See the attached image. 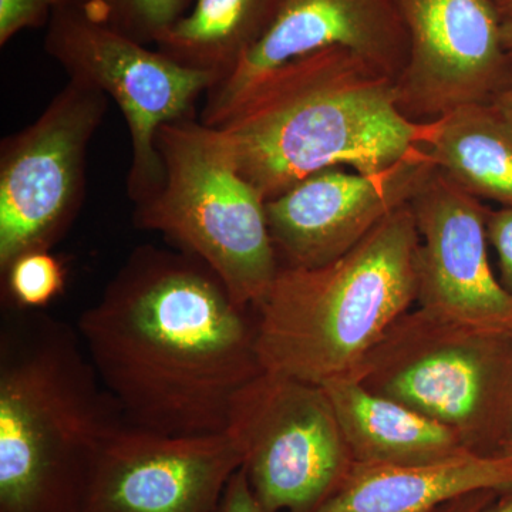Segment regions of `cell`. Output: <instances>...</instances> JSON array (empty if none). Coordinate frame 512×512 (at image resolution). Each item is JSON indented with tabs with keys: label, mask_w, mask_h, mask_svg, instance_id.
<instances>
[{
	"label": "cell",
	"mask_w": 512,
	"mask_h": 512,
	"mask_svg": "<svg viewBox=\"0 0 512 512\" xmlns=\"http://www.w3.org/2000/svg\"><path fill=\"white\" fill-rule=\"evenodd\" d=\"M211 512H264L252 493L244 468L232 477L220 503Z\"/></svg>",
	"instance_id": "23"
},
{
	"label": "cell",
	"mask_w": 512,
	"mask_h": 512,
	"mask_svg": "<svg viewBox=\"0 0 512 512\" xmlns=\"http://www.w3.org/2000/svg\"><path fill=\"white\" fill-rule=\"evenodd\" d=\"M503 20L512 19V0H491Z\"/></svg>",
	"instance_id": "28"
},
{
	"label": "cell",
	"mask_w": 512,
	"mask_h": 512,
	"mask_svg": "<svg viewBox=\"0 0 512 512\" xmlns=\"http://www.w3.org/2000/svg\"><path fill=\"white\" fill-rule=\"evenodd\" d=\"M45 49L70 79L116 101L131 140L127 191L134 204L150 200L164 180L158 130L195 117V101L218 83L215 74L188 69L158 50L94 22L73 0L52 10Z\"/></svg>",
	"instance_id": "8"
},
{
	"label": "cell",
	"mask_w": 512,
	"mask_h": 512,
	"mask_svg": "<svg viewBox=\"0 0 512 512\" xmlns=\"http://www.w3.org/2000/svg\"><path fill=\"white\" fill-rule=\"evenodd\" d=\"M419 242L409 202L335 261L281 266L255 309L262 370L320 386L352 376L417 302Z\"/></svg>",
	"instance_id": "4"
},
{
	"label": "cell",
	"mask_w": 512,
	"mask_h": 512,
	"mask_svg": "<svg viewBox=\"0 0 512 512\" xmlns=\"http://www.w3.org/2000/svg\"><path fill=\"white\" fill-rule=\"evenodd\" d=\"M59 0H0V46L26 29L49 23Z\"/></svg>",
	"instance_id": "21"
},
{
	"label": "cell",
	"mask_w": 512,
	"mask_h": 512,
	"mask_svg": "<svg viewBox=\"0 0 512 512\" xmlns=\"http://www.w3.org/2000/svg\"><path fill=\"white\" fill-rule=\"evenodd\" d=\"M501 454H504V456L512 458V427L510 431V436H508L507 441H505L503 451H501Z\"/></svg>",
	"instance_id": "29"
},
{
	"label": "cell",
	"mask_w": 512,
	"mask_h": 512,
	"mask_svg": "<svg viewBox=\"0 0 512 512\" xmlns=\"http://www.w3.org/2000/svg\"><path fill=\"white\" fill-rule=\"evenodd\" d=\"M424 153L474 197L512 207V124L493 103L467 104L429 121Z\"/></svg>",
	"instance_id": "17"
},
{
	"label": "cell",
	"mask_w": 512,
	"mask_h": 512,
	"mask_svg": "<svg viewBox=\"0 0 512 512\" xmlns=\"http://www.w3.org/2000/svg\"><path fill=\"white\" fill-rule=\"evenodd\" d=\"M488 238L498 259L500 281L512 293V207L488 212Z\"/></svg>",
	"instance_id": "22"
},
{
	"label": "cell",
	"mask_w": 512,
	"mask_h": 512,
	"mask_svg": "<svg viewBox=\"0 0 512 512\" xmlns=\"http://www.w3.org/2000/svg\"><path fill=\"white\" fill-rule=\"evenodd\" d=\"M6 276V299L28 311H40L62 295L66 286L63 262L50 251H30L15 259L2 272Z\"/></svg>",
	"instance_id": "20"
},
{
	"label": "cell",
	"mask_w": 512,
	"mask_h": 512,
	"mask_svg": "<svg viewBox=\"0 0 512 512\" xmlns=\"http://www.w3.org/2000/svg\"><path fill=\"white\" fill-rule=\"evenodd\" d=\"M239 468L227 430L167 436L127 423L94 464L83 512H211Z\"/></svg>",
	"instance_id": "12"
},
{
	"label": "cell",
	"mask_w": 512,
	"mask_h": 512,
	"mask_svg": "<svg viewBox=\"0 0 512 512\" xmlns=\"http://www.w3.org/2000/svg\"><path fill=\"white\" fill-rule=\"evenodd\" d=\"M107 96L69 80L30 126L2 143L0 269L30 251H50L72 224L86 185L90 141Z\"/></svg>",
	"instance_id": "9"
},
{
	"label": "cell",
	"mask_w": 512,
	"mask_h": 512,
	"mask_svg": "<svg viewBox=\"0 0 512 512\" xmlns=\"http://www.w3.org/2000/svg\"><path fill=\"white\" fill-rule=\"evenodd\" d=\"M393 2L409 36V57L396 80L404 114L426 123L467 104L491 103L512 74L493 2Z\"/></svg>",
	"instance_id": "10"
},
{
	"label": "cell",
	"mask_w": 512,
	"mask_h": 512,
	"mask_svg": "<svg viewBox=\"0 0 512 512\" xmlns=\"http://www.w3.org/2000/svg\"><path fill=\"white\" fill-rule=\"evenodd\" d=\"M80 9L107 28L143 45L156 43L185 16L190 0H73Z\"/></svg>",
	"instance_id": "19"
},
{
	"label": "cell",
	"mask_w": 512,
	"mask_h": 512,
	"mask_svg": "<svg viewBox=\"0 0 512 512\" xmlns=\"http://www.w3.org/2000/svg\"><path fill=\"white\" fill-rule=\"evenodd\" d=\"M481 512H512V490L504 491Z\"/></svg>",
	"instance_id": "26"
},
{
	"label": "cell",
	"mask_w": 512,
	"mask_h": 512,
	"mask_svg": "<svg viewBox=\"0 0 512 512\" xmlns=\"http://www.w3.org/2000/svg\"><path fill=\"white\" fill-rule=\"evenodd\" d=\"M157 148L163 185L136 205L137 227L197 256L239 306L255 311L281 268L265 198L239 173L220 127L195 117L171 121L158 130Z\"/></svg>",
	"instance_id": "5"
},
{
	"label": "cell",
	"mask_w": 512,
	"mask_h": 512,
	"mask_svg": "<svg viewBox=\"0 0 512 512\" xmlns=\"http://www.w3.org/2000/svg\"><path fill=\"white\" fill-rule=\"evenodd\" d=\"M220 128L269 201L326 168L379 174L424 156L429 121L404 114L394 77L330 47L266 74Z\"/></svg>",
	"instance_id": "2"
},
{
	"label": "cell",
	"mask_w": 512,
	"mask_h": 512,
	"mask_svg": "<svg viewBox=\"0 0 512 512\" xmlns=\"http://www.w3.org/2000/svg\"><path fill=\"white\" fill-rule=\"evenodd\" d=\"M501 35H503L505 53H507L508 59L512 63V19L503 20Z\"/></svg>",
	"instance_id": "27"
},
{
	"label": "cell",
	"mask_w": 512,
	"mask_h": 512,
	"mask_svg": "<svg viewBox=\"0 0 512 512\" xmlns=\"http://www.w3.org/2000/svg\"><path fill=\"white\" fill-rule=\"evenodd\" d=\"M504 491L481 490L476 493L461 495L456 500L444 505L439 512H481L487 505Z\"/></svg>",
	"instance_id": "24"
},
{
	"label": "cell",
	"mask_w": 512,
	"mask_h": 512,
	"mask_svg": "<svg viewBox=\"0 0 512 512\" xmlns=\"http://www.w3.org/2000/svg\"><path fill=\"white\" fill-rule=\"evenodd\" d=\"M227 431L264 512L316 510L356 463L323 386L265 370L239 390Z\"/></svg>",
	"instance_id": "7"
},
{
	"label": "cell",
	"mask_w": 512,
	"mask_h": 512,
	"mask_svg": "<svg viewBox=\"0 0 512 512\" xmlns=\"http://www.w3.org/2000/svg\"><path fill=\"white\" fill-rule=\"evenodd\" d=\"M512 490V458L466 453L437 463H355L342 487L312 512H439L461 495Z\"/></svg>",
	"instance_id": "15"
},
{
	"label": "cell",
	"mask_w": 512,
	"mask_h": 512,
	"mask_svg": "<svg viewBox=\"0 0 512 512\" xmlns=\"http://www.w3.org/2000/svg\"><path fill=\"white\" fill-rule=\"evenodd\" d=\"M431 168L424 154L379 174L333 167L303 178L266 201L276 254L281 252L284 266L293 268L335 261L409 204Z\"/></svg>",
	"instance_id": "13"
},
{
	"label": "cell",
	"mask_w": 512,
	"mask_h": 512,
	"mask_svg": "<svg viewBox=\"0 0 512 512\" xmlns=\"http://www.w3.org/2000/svg\"><path fill=\"white\" fill-rule=\"evenodd\" d=\"M248 311L197 256L146 245L77 330L128 424L201 436L228 429L239 390L262 372Z\"/></svg>",
	"instance_id": "1"
},
{
	"label": "cell",
	"mask_w": 512,
	"mask_h": 512,
	"mask_svg": "<svg viewBox=\"0 0 512 512\" xmlns=\"http://www.w3.org/2000/svg\"><path fill=\"white\" fill-rule=\"evenodd\" d=\"M410 207L419 231L417 306L476 328L512 333V293L488 255V210L436 167Z\"/></svg>",
	"instance_id": "11"
},
{
	"label": "cell",
	"mask_w": 512,
	"mask_h": 512,
	"mask_svg": "<svg viewBox=\"0 0 512 512\" xmlns=\"http://www.w3.org/2000/svg\"><path fill=\"white\" fill-rule=\"evenodd\" d=\"M443 424L473 453L501 454L512 427V333L417 306L387 330L352 375Z\"/></svg>",
	"instance_id": "6"
},
{
	"label": "cell",
	"mask_w": 512,
	"mask_h": 512,
	"mask_svg": "<svg viewBox=\"0 0 512 512\" xmlns=\"http://www.w3.org/2000/svg\"><path fill=\"white\" fill-rule=\"evenodd\" d=\"M322 386L356 463L417 466L470 451L453 430L372 392L356 377H338Z\"/></svg>",
	"instance_id": "16"
},
{
	"label": "cell",
	"mask_w": 512,
	"mask_h": 512,
	"mask_svg": "<svg viewBox=\"0 0 512 512\" xmlns=\"http://www.w3.org/2000/svg\"><path fill=\"white\" fill-rule=\"evenodd\" d=\"M124 424L77 328L3 306L0 512H83L94 464Z\"/></svg>",
	"instance_id": "3"
},
{
	"label": "cell",
	"mask_w": 512,
	"mask_h": 512,
	"mask_svg": "<svg viewBox=\"0 0 512 512\" xmlns=\"http://www.w3.org/2000/svg\"><path fill=\"white\" fill-rule=\"evenodd\" d=\"M491 103L512 124V74L510 80L505 83L503 89L498 92Z\"/></svg>",
	"instance_id": "25"
},
{
	"label": "cell",
	"mask_w": 512,
	"mask_h": 512,
	"mask_svg": "<svg viewBox=\"0 0 512 512\" xmlns=\"http://www.w3.org/2000/svg\"><path fill=\"white\" fill-rule=\"evenodd\" d=\"M282 5L284 0H197L190 15L154 45L181 66L215 74L220 83L261 42Z\"/></svg>",
	"instance_id": "18"
},
{
	"label": "cell",
	"mask_w": 512,
	"mask_h": 512,
	"mask_svg": "<svg viewBox=\"0 0 512 512\" xmlns=\"http://www.w3.org/2000/svg\"><path fill=\"white\" fill-rule=\"evenodd\" d=\"M330 47L349 50L397 80L409 36L393 0H284L261 42L207 93L200 120L220 127L266 74Z\"/></svg>",
	"instance_id": "14"
}]
</instances>
